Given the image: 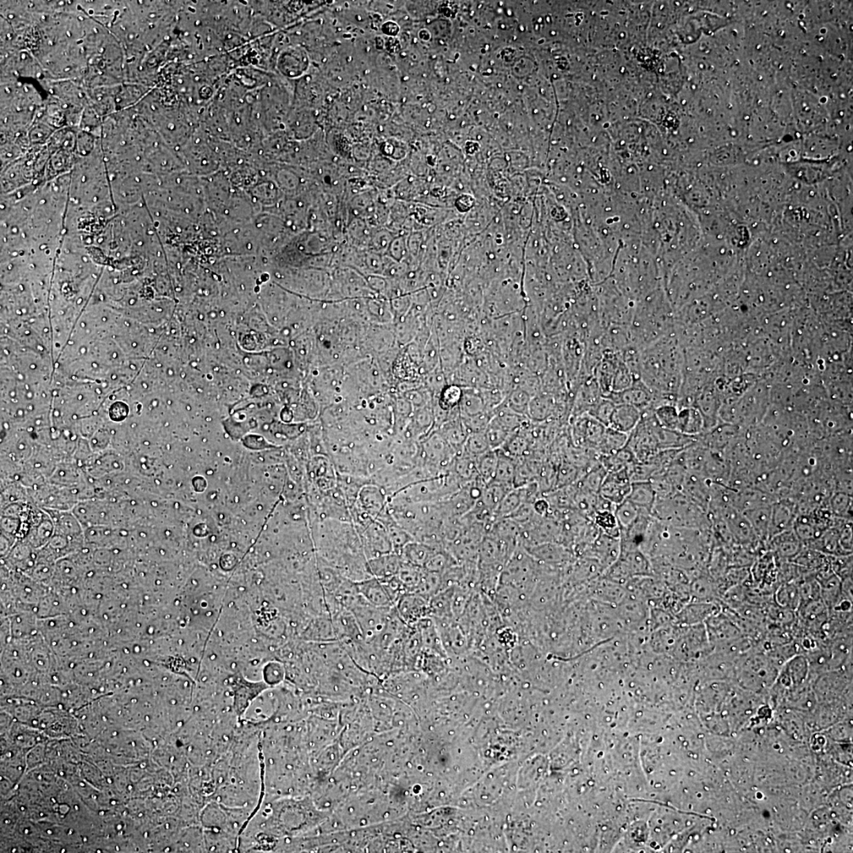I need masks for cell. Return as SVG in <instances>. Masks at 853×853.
Here are the masks:
<instances>
[{
	"label": "cell",
	"mask_w": 853,
	"mask_h": 853,
	"mask_svg": "<svg viewBox=\"0 0 853 853\" xmlns=\"http://www.w3.org/2000/svg\"><path fill=\"white\" fill-rule=\"evenodd\" d=\"M313 543L316 559L335 568L354 582L373 578L362 540L351 522L315 520Z\"/></svg>",
	"instance_id": "obj_1"
},
{
	"label": "cell",
	"mask_w": 853,
	"mask_h": 853,
	"mask_svg": "<svg viewBox=\"0 0 853 853\" xmlns=\"http://www.w3.org/2000/svg\"><path fill=\"white\" fill-rule=\"evenodd\" d=\"M462 485L455 474L450 471L406 486L388 496L387 502L391 505L403 506L444 502L460 489Z\"/></svg>",
	"instance_id": "obj_2"
},
{
	"label": "cell",
	"mask_w": 853,
	"mask_h": 853,
	"mask_svg": "<svg viewBox=\"0 0 853 853\" xmlns=\"http://www.w3.org/2000/svg\"><path fill=\"white\" fill-rule=\"evenodd\" d=\"M392 608H378L362 597L357 605L350 610L357 618L365 642L373 641L384 631Z\"/></svg>",
	"instance_id": "obj_3"
},
{
	"label": "cell",
	"mask_w": 853,
	"mask_h": 853,
	"mask_svg": "<svg viewBox=\"0 0 853 853\" xmlns=\"http://www.w3.org/2000/svg\"><path fill=\"white\" fill-rule=\"evenodd\" d=\"M608 426L591 415L585 413L572 418V439L581 449L598 451Z\"/></svg>",
	"instance_id": "obj_4"
},
{
	"label": "cell",
	"mask_w": 853,
	"mask_h": 853,
	"mask_svg": "<svg viewBox=\"0 0 853 853\" xmlns=\"http://www.w3.org/2000/svg\"><path fill=\"white\" fill-rule=\"evenodd\" d=\"M359 535L368 561L393 552L389 534L384 524L378 520L371 522Z\"/></svg>",
	"instance_id": "obj_5"
},
{
	"label": "cell",
	"mask_w": 853,
	"mask_h": 853,
	"mask_svg": "<svg viewBox=\"0 0 853 853\" xmlns=\"http://www.w3.org/2000/svg\"><path fill=\"white\" fill-rule=\"evenodd\" d=\"M627 467L608 473L598 492L601 497L615 505L626 500L631 489Z\"/></svg>",
	"instance_id": "obj_6"
},
{
	"label": "cell",
	"mask_w": 853,
	"mask_h": 853,
	"mask_svg": "<svg viewBox=\"0 0 853 853\" xmlns=\"http://www.w3.org/2000/svg\"><path fill=\"white\" fill-rule=\"evenodd\" d=\"M395 607L398 616L409 627H414L420 620L430 616L429 600L418 594H403Z\"/></svg>",
	"instance_id": "obj_7"
},
{
	"label": "cell",
	"mask_w": 853,
	"mask_h": 853,
	"mask_svg": "<svg viewBox=\"0 0 853 853\" xmlns=\"http://www.w3.org/2000/svg\"><path fill=\"white\" fill-rule=\"evenodd\" d=\"M330 616L339 642L365 641L357 618L352 611L341 607Z\"/></svg>",
	"instance_id": "obj_8"
},
{
	"label": "cell",
	"mask_w": 853,
	"mask_h": 853,
	"mask_svg": "<svg viewBox=\"0 0 853 853\" xmlns=\"http://www.w3.org/2000/svg\"><path fill=\"white\" fill-rule=\"evenodd\" d=\"M458 453L463 451L469 435L461 418L458 407L451 410L449 418L437 430Z\"/></svg>",
	"instance_id": "obj_9"
},
{
	"label": "cell",
	"mask_w": 853,
	"mask_h": 853,
	"mask_svg": "<svg viewBox=\"0 0 853 853\" xmlns=\"http://www.w3.org/2000/svg\"><path fill=\"white\" fill-rule=\"evenodd\" d=\"M304 638L313 643L338 641L331 616L325 614L313 617L304 629Z\"/></svg>",
	"instance_id": "obj_10"
},
{
	"label": "cell",
	"mask_w": 853,
	"mask_h": 853,
	"mask_svg": "<svg viewBox=\"0 0 853 853\" xmlns=\"http://www.w3.org/2000/svg\"><path fill=\"white\" fill-rule=\"evenodd\" d=\"M641 418L642 411L637 407L628 404H617L611 415L609 428L629 435Z\"/></svg>",
	"instance_id": "obj_11"
},
{
	"label": "cell",
	"mask_w": 853,
	"mask_h": 853,
	"mask_svg": "<svg viewBox=\"0 0 853 853\" xmlns=\"http://www.w3.org/2000/svg\"><path fill=\"white\" fill-rule=\"evenodd\" d=\"M357 583L360 594L371 605L382 609L395 606L378 578L373 577Z\"/></svg>",
	"instance_id": "obj_12"
},
{
	"label": "cell",
	"mask_w": 853,
	"mask_h": 853,
	"mask_svg": "<svg viewBox=\"0 0 853 853\" xmlns=\"http://www.w3.org/2000/svg\"><path fill=\"white\" fill-rule=\"evenodd\" d=\"M705 429V420L699 410L693 407L678 408L677 431L694 437Z\"/></svg>",
	"instance_id": "obj_13"
},
{
	"label": "cell",
	"mask_w": 853,
	"mask_h": 853,
	"mask_svg": "<svg viewBox=\"0 0 853 853\" xmlns=\"http://www.w3.org/2000/svg\"><path fill=\"white\" fill-rule=\"evenodd\" d=\"M771 548L782 558H795L801 551V541L794 528L785 530L771 538Z\"/></svg>",
	"instance_id": "obj_14"
},
{
	"label": "cell",
	"mask_w": 853,
	"mask_h": 853,
	"mask_svg": "<svg viewBox=\"0 0 853 853\" xmlns=\"http://www.w3.org/2000/svg\"><path fill=\"white\" fill-rule=\"evenodd\" d=\"M521 533L520 524L511 518H502L496 519L486 535L517 546L520 540Z\"/></svg>",
	"instance_id": "obj_15"
},
{
	"label": "cell",
	"mask_w": 853,
	"mask_h": 853,
	"mask_svg": "<svg viewBox=\"0 0 853 853\" xmlns=\"http://www.w3.org/2000/svg\"><path fill=\"white\" fill-rule=\"evenodd\" d=\"M402 557L395 552L369 560L371 575L381 579L397 575L402 565Z\"/></svg>",
	"instance_id": "obj_16"
},
{
	"label": "cell",
	"mask_w": 853,
	"mask_h": 853,
	"mask_svg": "<svg viewBox=\"0 0 853 853\" xmlns=\"http://www.w3.org/2000/svg\"><path fill=\"white\" fill-rule=\"evenodd\" d=\"M794 509L791 506L785 502L774 505L771 513L768 538L792 529L791 526L794 523Z\"/></svg>",
	"instance_id": "obj_17"
},
{
	"label": "cell",
	"mask_w": 853,
	"mask_h": 853,
	"mask_svg": "<svg viewBox=\"0 0 853 853\" xmlns=\"http://www.w3.org/2000/svg\"><path fill=\"white\" fill-rule=\"evenodd\" d=\"M451 471L461 481L462 484L479 478L478 468V458L468 455L462 451L458 453L453 461Z\"/></svg>",
	"instance_id": "obj_18"
},
{
	"label": "cell",
	"mask_w": 853,
	"mask_h": 853,
	"mask_svg": "<svg viewBox=\"0 0 853 853\" xmlns=\"http://www.w3.org/2000/svg\"><path fill=\"white\" fill-rule=\"evenodd\" d=\"M627 500L638 508L650 513L656 500V494L650 481H637L631 483V489Z\"/></svg>",
	"instance_id": "obj_19"
},
{
	"label": "cell",
	"mask_w": 853,
	"mask_h": 853,
	"mask_svg": "<svg viewBox=\"0 0 853 853\" xmlns=\"http://www.w3.org/2000/svg\"><path fill=\"white\" fill-rule=\"evenodd\" d=\"M771 513L772 507L769 504L754 507L745 512V516L750 522L754 533L763 540L769 537Z\"/></svg>",
	"instance_id": "obj_20"
},
{
	"label": "cell",
	"mask_w": 853,
	"mask_h": 853,
	"mask_svg": "<svg viewBox=\"0 0 853 853\" xmlns=\"http://www.w3.org/2000/svg\"><path fill=\"white\" fill-rule=\"evenodd\" d=\"M462 397L458 406L462 418L485 411L486 407L480 389L470 387H462Z\"/></svg>",
	"instance_id": "obj_21"
},
{
	"label": "cell",
	"mask_w": 853,
	"mask_h": 853,
	"mask_svg": "<svg viewBox=\"0 0 853 853\" xmlns=\"http://www.w3.org/2000/svg\"><path fill=\"white\" fill-rule=\"evenodd\" d=\"M437 551L440 550L413 540L404 546L400 556L404 562L424 568L425 563Z\"/></svg>",
	"instance_id": "obj_22"
},
{
	"label": "cell",
	"mask_w": 853,
	"mask_h": 853,
	"mask_svg": "<svg viewBox=\"0 0 853 853\" xmlns=\"http://www.w3.org/2000/svg\"><path fill=\"white\" fill-rule=\"evenodd\" d=\"M555 410L553 399L544 395H537L531 398L529 404L527 418L535 422H542L549 418Z\"/></svg>",
	"instance_id": "obj_23"
},
{
	"label": "cell",
	"mask_w": 853,
	"mask_h": 853,
	"mask_svg": "<svg viewBox=\"0 0 853 853\" xmlns=\"http://www.w3.org/2000/svg\"><path fill=\"white\" fill-rule=\"evenodd\" d=\"M536 560L549 562H559L565 560L567 556V551L562 547L556 543H545L526 549Z\"/></svg>",
	"instance_id": "obj_24"
},
{
	"label": "cell",
	"mask_w": 853,
	"mask_h": 853,
	"mask_svg": "<svg viewBox=\"0 0 853 853\" xmlns=\"http://www.w3.org/2000/svg\"><path fill=\"white\" fill-rule=\"evenodd\" d=\"M776 603L790 611H795L800 608L801 596L797 584L786 582L782 585L775 594Z\"/></svg>",
	"instance_id": "obj_25"
},
{
	"label": "cell",
	"mask_w": 853,
	"mask_h": 853,
	"mask_svg": "<svg viewBox=\"0 0 853 853\" xmlns=\"http://www.w3.org/2000/svg\"><path fill=\"white\" fill-rule=\"evenodd\" d=\"M498 464L494 481L513 488V482L515 478L517 461L506 455L501 450H497Z\"/></svg>",
	"instance_id": "obj_26"
},
{
	"label": "cell",
	"mask_w": 853,
	"mask_h": 853,
	"mask_svg": "<svg viewBox=\"0 0 853 853\" xmlns=\"http://www.w3.org/2000/svg\"><path fill=\"white\" fill-rule=\"evenodd\" d=\"M424 569L411 565L402 560L400 569L397 573L399 580L406 589V593H415L422 578Z\"/></svg>",
	"instance_id": "obj_27"
},
{
	"label": "cell",
	"mask_w": 853,
	"mask_h": 853,
	"mask_svg": "<svg viewBox=\"0 0 853 853\" xmlns=\"http://www.w3.org/2000/svg\"><path fill=\"white\" fill-rule=\"evenodd\" d=\"M513 489L515 488H511L510 486H507L493 481V482L486 485L483 495L481 496L479 502L481 504L486 507L487 509L495 513V511L496 510L497 507L499 506L500 502L502 499H504L508 492L511 491Z\"/></svg>",
	"instance_id": "obj_28"
},
{
	"label": "cell",
	"mask_w": 853,
	"mask_h": 853,
	"mask_svg": "<svg viewBox=\"0 0 853 853\" xmlns=\"http://www.w3.org/2000/svg\"><path fill=\"white\" fill-rule=\"evenodd\" d=\"M601 532L614 538L620 537L621 529L614 511H595L591 520Z\"/></svg>",
	"instance_id": "obj_29"
},
{
	"label": "cell",
	"mask_w": 853,
	"mask_h": 853,
	"mask_svg": "<svg viewBox=\"0 0 853 853\" xmlns=\"http://www.w3.org/2000/svg\"><path fill=\"white\" fill-rule=\"evenodd\" d=\"M629 435L620 433L614 429L607 428L604 439L598 452L600 455H610L625 447L627 444Z\"/></svg>",
	"instance_id": "obj_30"
},
{
	"label": "cell",
	"mask_w": 853,
	"mask_h": 853,
	"mask_svg": "<svg viewBox=\"0 0 853 853\" xmlns=\"http://www.w3.org/2000/svg\"><path fill=\"white\" fill-rule=\"evenodd\" d=\"M498 464L497 451H489L478 457L479 478L486 484L493 482Z\"/></svg>",
	"instance_id": "obj_31"
},
{
	"label": "cell",
	"mask_w": 853,
	"mask_h": 853,
	"mask_svg": "<svg viewBox=\"0 0 853 853\" xmlns=\"http://www.w3.org/2000/svg\"><path fill=\"white\" fill-rule=\"evenodd\" d=\"M462 387L456 384H447L444 389L440 393L438 398H436L437 404L439 406L450 412L451 410L458 407L459 403L461 402L462 397Z\"/></svg>",
	"instance_id": "obj_32"
},
{
	"label": "cell",
	"mask_w": 853,
	"mask_h": 853,
	"mask_svg": "<svg viewBox=\"0 0 853 853\" xmlns=\"http://www.w3.org/2000/svg\"><path fill=\"white\" fill-rule=\"evenodd\" d=\"M457 565H460V563H458L449 552L442 549L435 551L425 563L424 568L429 572L442 575L448 568Z\"/></svg>",
	"instance_id": "obj_33"
},
{
	"label": "cell",
	"mask_w": 853,
	"mask_h": 853,
	"mask_svg": "<svg viewBox=\"0 0 853 853\" xmlns=\"http://www.w3.org/2000/svg\"><path fill=\"white\" fill-rule=\"evenodd\" d=\"M523 501L519 489L515 488L508 492L504 499L500 502L497 507L494 515L496 520L498 518L510 517L515 512L519 506L522 504Z\"/></svg>",
	"instance_id": "obj_34"
},
{
	"label": "cell",
	"mask_w": 853,
	"mask_h": 853,
	"mask_svg": "<svg viewBox=\"0 0 853 853\" xmlns=\"http://www.w3.org/2000/svg\"><path fill=\"white\" fill-rule=\"evenodd\" d=\"M532 397L521 388L516 387L510 392L505 399L506 406L512 411L527 417L529 404Z\"/></svg>",
	"instance_id": "obj_35"
},
{
	"label": "cell",
	"mask_w": 853,
	"mask_h": 853,
	"mask_svg": "<svg viewBox=\"0 0 853 853\" xmlns=\"http://www.w3.org/2000/svg\"><path fill=\"white\" fill-rule=\"evenodd\" d=\"M489 451L492 450H491L488 439H487L485 431L470 433L463 448V451L475 458L482 455Z\"/></svg>",
	"instance_id": "obj_36"
},
{
	"label": "cell",
	"mask_w": 853,
	"mask_h": 853,
	"mask_svg": "<svg viewBox=\"0 0 853 853\" xmlns=\"http://www.w3.org/2000/svg\"><path fill=\"white\" fill-rule=\"evenodd\" d=\"M654 415L663 428L677 431L678 407L676 404H663L654 409Z\"/></svg>",
	"instance_id": "obj_37"
},
{
	"label": "cell",
	"mask_w": 853,
	"mask_h": 853,
	"mask_svg": "<svg viewBox=\"0 0 853 853\" xmlns=\"http://www.w3.org/2000/svg\"><path fill=\"white\" fill-rule=\"evenodd\" d=\"M578 478V467L571 462H562L556 473L555 489L565 488V487L576 484Z\"/></svg>",
	"instance_id": "obj_38"
},
{
	"label": "cell",
	"mask_w": 853,
	"mask_h": 853,
	"mask_svg": "<svg viewBox=\"0 0 853 853\" xmlns=\"http://www.w3.org/2000/svg\"><path fill=\"white\" fill-rule=\"evenodd\" d=\"M614 512L620 529H625L636 520L638 516L639 508L626 500L620 504L616 506Z\"/></svg>",
	"instance_id": "obj_39"
},
{
	"label": "cell",
	"mask_w": 853,
	"mask_h": 853,
	"mask_svg": "<svg viewBox=\"0 0 853 853\" xmlns=\"http://www.w3.org/2000/svg\"><path fill=\"white\" fill-rule=\"evenodd\" d=\"M487 439H488L491 450L497 451L501 449L508 440L515 434L508 433L501 426L496 424L493 421H491L488 429L485 431Z\"/></svg>",
	"instance_id": "obj_40"
},
{
	"label": "cell",
	"mask_w": 853,
	"mask_h": 853,
	"mask_svg": "<svg viewBox=\"0 0 853 853\" xmlns=\"http://www.w3.org/2000/svg\"><path fill=\"white\" fill-rule=\"evenodd\" d=\"M395 237L393 233L387 228L378 229L371 237L369 250L382 255H386L392 240Z\"/></svg>",
	"instance_id": "obj_41"
},
{
	"label": "cell",
	"mask_w": 853,
	"mask_h": 853,
	"mask_svg": "<svg viewBox=\"0 0 853 853\" xmlns=\"http://www.w3.org/2000/svg\"><path fill=\"white\" fill-rule=\"evenodd\" d=\"M493 412L485 410V411L472 415V417L461 418L470 434L485 431L488 429L492 418H493Z\"/></svg>",
	"instance_id": "obj_42"
},
{
	"label": "cell",
	"mask_w": 853,
	"mask_h": 853,
	"mask_svg": "<svg viewBox=\"0 0 853 853\" xmlns=\"http://www.w3.org/2000/svg\"><path fill=\"white\" fill-rule=\"evenodd\" d=\"M616 404L609 398H602L588 414L606 426H609Z\"/></svg>",
	"instance_id": "obj_43"
},
{
	"label": "cell",
	"mask_w": 853,
	"mask_h": 853,
	"mask_svg": "<svg viewBox=\"0 0 853 853\" xmlns=\"http://www.w3.org/2000/svg\"><path fill=\"white\" fill-rule=\"evenodd\" d=\"M386 255L390 256L393 260L399 262L408 259L409 251L406 237H404V235H401V236L393 238Z\"/></svg>",
	"instance_id": "obj_44"
},
{
	"label": "cell",
	"mask_w": 853,
	"mask_h": 853,
	"mask_svg": "<svg viewBox=\"0 0 853 853\" xmlns=\"http://www.w3.org/2000/svg\"><path fill=\"white\" fill-rule=\"evenodd\" d=\"M538 517L540 516L536 513L533 504H529V502H522V504L518 507V509L508 518H512L513 521H516L517 523L520 524L522 527H523L527 526V524L530 522H533L535 519H537Z\"/></svg>",
	"instance_id": "obj_45"
},
{
	"label": "cell",
	"mask_w": 853,
	"mask_h": 853,
	"mask_svg": "<svg viewBox=\"0 0 853 853\" xmlns=\"http://www.w3.org/2000/svg\"><path fill=\"white\" fill-rule=\"evenodd\" d=\"M831 510L836 516L850 517V509L852 507V498L849 494L839 492L831 500Z\"/></svg>",
	"instance_id": "obj_46"
},
{
	"label": "cell",
	"mask_w": 853,
	"mask_h": 853,
	"mask_svg": "<svg viewBox=\"0 0 853 853\" xmlns=\"http://www.w3.org/2000/svg\"><path fill=\"white\" fill-rule=\"evenodd\" d=\"M286 670L284 665L279 663H273L267 666L265 671V680L269 685H277L284 679Z\"/></svg>",
	"instance_id": "obj_47"
}]
</instances>
